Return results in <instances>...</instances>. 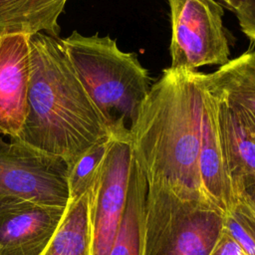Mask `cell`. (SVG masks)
Instances as JSON below:
<instances>
[{"label": "cell", "mask_w": 255, "mask_h": 255, "mask_svg": "<svg viewBox=\"0 0 255 255\" xmlns=\"http://www.w3.org/2000/svg\"><path fill=\"white\" fill-rule=\"evenodd\" d=\"M203 91L204 73L169 67L151 85L129 129L147 185L207 199L199 173Z\"/></svg>", "instance_id": "6da1fadb"}, {"label": "cell", "mask_w": 255, "mask_h": 255, "mask_svg": "<svg viewBox=\"0 0 255 255\" xmlns=\"http://www.w3.org/2000/svg\"><path fill=\"white\" fill-rule=\"evenodd\" d=\"M28 114L17 140L68 166L112 135L66 53L60 37L30 35Z\"/></svg>", "instance_id": "7a4b0ae2"}, {"label": "cell", "mask_w": 255, "mask_h": 255, "mask_svg": "<svg viewBox=\"0 0 255 255\" xmlns=\"http://www.w3.org/2000/svg\"><path fill=\"white\" fill-rule=\"evenodd\" d=\"M66 53L111 135L128 132L150 90L148 71L133 52L110 36L74 31L62 39Z\"/></svg>", "instance_id": "3957f363"}, {"label": "cell", "mask_w": 255, "mask_h": 255, "mask_svg": "<svg viewBox=\"0 0 255 255\" xmlns=\"http://www.w3.org/2000/svg\"><path fill=\"white\" fill-rule=\"evenodd\" d=\"M225 213L207 199L147 185L142 255H210L224 231Z\"/></svg>", "instance_id": "277c9868"}, {"label": "cell", "mask_w": 255, "mask_h": 255, "mask_svg": "<svg viewBox=\"0 0 255 255\" xmlns=\"http://www.w3.org/2000/svg\"><path fill=\"white\" fill-rule=\"evenodd\" d=\"M172 70L197 71L229 62L230 49L223 26V7L216 0H167Z\"/></svg>", "instance_id": "5b68a950"}, {"label": "cell", "mask_w": 255, "mask_h": 255, "mask_svg": "<svg viewBox=\"0 0 255 255\" xmlns=\"http://www.w3.org/2000/svg\"><path fill=\"white\" fill-rule=\"evenodd\" d=\"M68 164L27 144L0 137V201L22 197L66 208L69 203Z\"/></svg>", "instance_id": "8992f818"}, {"label": "cell", "mask_w": 255, "mask_h": 255, "mask_svg": "<svg viewBox=\"0 0 255 255\" xmlns=\"http://www.w3.org/2000/svg\"><path fill=\"white\" fill-rule=\"evenodd\" d=\"M134 155L130 134L111 136L99 175L89 191L91 255H109L125 209Z\"/></svg>", "instance_id": "52a82bcc"}, {"label": "cell", "mask_w": 255, "mask_h": 255, "mask_svg": "<svg viewBox=\"0 0 255 255\" xmlns=\"http://www.w3.org/2000/svg\"><path fill=\"white\" fill-rule=\"evenodd\" d=\"M66 208L22 197L0 201V255H42Z\"/></svg>", "instance_id": "ba28073f"}, {"label": "cell", "mask_w": 255, "mask_h": 255, "mask_svg": "<svg viewBox=\"0 0 255 255\" xmlns=\"http://www.w3.org/2000/svg\"><path fill=\"white\" fill-rule=\"evenodd\" d=\"M31 76L30 35L0 33V133L19 137L28 114Z\"/></svg>", "instance_id": "9c48e42d"}, {"label": "cell", "mask_w": 255, "mask_h": 255, "mask_svg": "<svg viewBox=\"0 0 255 255\" xmlns=\"http://www.w3.org/2000/svg\"><path fill=\"white\" fill-rule=\"evenodd\" d=\"M212 95L221 147L236 200L245 188L255 184V131L237 108Z\"/></svg>", "instance_id": "30bf717a"}, {"label": "cell", "mask_w": 255, "mask_h": 255, "mask_svg": "<svg viewBox=\"0 0 255 255\" xmlns=\"http://www.w3.org/2000/svg\"><path fill=\"white\" fill-rule=\"evenodd\" d=\"M199 173L205 197L225 213L236 200L221 147L215 112V99L205 88V85L203 91Z\"/></svg>", "instance_id": "8fae6325"}, {"label": "cell", "mask_w": 255, "mask_h": 255, "mask_svg": "<svg viewBox=\"0 0 255 255\" xmlns=\"http://www.w3.org/2000/svg\"><path fill=\"white\" fill-rule=\"evenodd\" d=\"M204 85L228 104L255 115V49L204 74Z\"/></svg>", "instance_id": "7c38bea8"}, {"label": "cell", "mask_w": 255, "mask_h": 255, "mask_svg": "<svg viewBox=\"0 0 255 255\" xmlns=\"http://www.w3.org/2000/svg\"><path fill=\"white\" fill-rule=\"evenodd\" d=\"M68 0H0V33H45L59 37V17Z\"/></svg>", "instance_id": "4fadbf2b"}, {"label": "cell", "mask_w": 255, "mask_h": 255, "mask_svg": "<svg viewBox=\"0 0 255 255\" xmlns=\"http://www.w3.org/2000/svg\"><path fill=\"white\" fill-rule=\"evenodd\" d=\"M146 191L145 176L134 157L125 209L109 255H142Z\"/></svg>", "instance_id": "5bb4252c"}, {"label": "cell", "mask_w": 255, "mask_h": 255, "mask_svg": "<svg viewBox=\"0 0 255 255\" xmlns=\"http://www.w3.org/2000/svg\"><path fill=\"white\" fill-rule=\"evenodd\" d=\"M89 192L69 201L64 217L42 255H91Z\"/></svg>", "instance_id": "9a60e30c"}, {"label": "cell", "mask_w": 255, "mask_h": 255, "mask_svg": "<svg viewBox=\"0 0 255 255\" xmlns=\"http://www.w3.org/2000/svg\"><path fill=\"white\" fill-rule=\"evenodd\" d=\"M110 139L94 145L69 167V201H75L90 191L101 170Z\"/></svg>", "instance_id": "2e32d148"}, {"label": "cell", "mask_w": 255, "mask_h": 255, "mask_svg": "<svg viewBox=\"0 0 255 255\" xmlns=\"http://www.w3.org/2000/svg\"><path fill=\"white\" fill-rule=\"evenodd\" d=\"M224 230L249 254L255 255V203L241 192L225 212Z\"/></svg>", "instance_id": "e0dca14e"}, {"label": "cell", "mask_w": 255, "mask_h": 255, "mask_svg": "<svg viewBox=\"0 0 255 255\" xmlns=\"http://www.w3.org/2000/svg\"><path fill=\"white\" fill-rule=\"evenodd\" d=\"M235 15L241 31L255 43V0H244Z\"/></svg>", "instance_id": "ac0fdd59"}, {"label": "cell", "mask_w": 255, "mask_h": 255, "mask_svg": "<svg viewBox=\"0 0 255 255\" xmlns=\"http://www.w3.org/2000/svg\"><path fill=\"white\" fill-rule=\"evenodd\" d=\"M210 255H249L225 230Z\"/></svg>", "instance_id": "d6986e66"}, {"label": "cell", "mask_w": 255, "mask_h": 255, "mask_svg": "<svg viewBox=\"0 0 255 255\" xmlns=\"http://www.w3.org/2000/svg\"><path fill=\"white\" fill-rule=\"evenodd\" d=\"M229 10H231L232 12H236L239 8H240V6H241V4L243 3V1L244 0H220Z\"/></svg>", "instance_id": "ffe728a7"}, {"label": "cell", "mask_w": 255, "mask_h": 255, "mask_svg": "<svg viewBox=\"0 0 255 255\" xmlns=\"http://www.w3.org/2000/svg\"><path fill=\"white\" fill-rule=\"evenodd\" d=\"M232 106V105H231ZM234 107V106H233ZM236 108V107H235ZM240 112H241V114L243 115V117H244V119L247 121V123L250 125V127L253 128V130L255 131V115H253V114H251V113H249V112H246V111H244V110H242V109H239V108H237Z\"/></svg>", "instance_id": "44dd1931"}, {"label": "cell", "mask_w": 255, "mask_h": 255, "mask_svg": "<svg viewBox=\"0 0 255 255\" xmlns=\"http://www.w3.org/2000/svg\"><path fill=\"white\" fill-rule=\"evenodd\" d=\"M242 192L246 193V194L251 198V200L255 203V184H254V185H251V186H249V187H247V188H245Z\"/></svg>", "instance_id": "7402d4cb"}]
</instances>
